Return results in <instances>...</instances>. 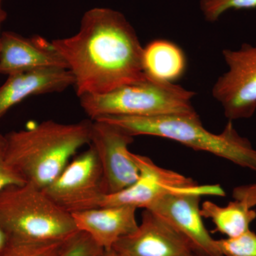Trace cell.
Instances as JSON below:
<instances>
[{"instance_id": "1", "label": "cell", "mask_w": 256, "mask_h": 256, "mask_svg": "<svg viewBox=\"0 0 256 256\" xmlns=\"http://www.w3.org/2000/svg\"><path fill=\"white\" fill-rule=\"evenodd\" d=\"M52 42L73 75L79 98L109 92L146 77L143 47L132 24L117 10H88L76 34Z\"/></svg>"}, {"instance_id": "2", "label": "cell", "mask_w": 256, "mask_h": 256, "mask_svg": "<svg viewBox=\"0 0 256 256\" xmlns=\"http://www.w3.org/2000/svg\"><path fill=\"white\" fill-rule=\"evenodd\" d=\"M90 122L47 120L8 133L6 161L26 183L44 190L60 176L78 150L89 144Z\"/></svg>"}, {"instance_id": "3", "label": "cell", "mask_w": 256, "mask_h": 256, "mask_svg": "<svg viewBox=\"0 0 256 256\" xmlns=\"http://www.w3.org/2000/svg\"><path fill=\"white\" fill-rule=\"evenodd\" d=\"M98 120L116 124L133 137L166 138L256 172V150L248 139L239 134L232 121H228L223 132L214 134L204 127L198 114L146 118L112 116Z\"/></svg>"}, {"instance_id": "4", "label": "cell", "mask_w": 256, "mask_h": 256, "mask_svg": "<svg viewBox=\"0 0 256 256\" xmlns=\"http://www.w3.org/2000/svg\"><path fill=\"white\" fill-rule=\"evenodd\" d=\"M0 222L10 239L24 242L66 240L78 232L72 214L30 183L0 192Z\"/></svg>"}, {"instance_id": "5", "label": "cell", "mask_w": 256, "mask_h": 256, "mask_svg": "<svg viewBox=\"0 0 256 256\" xmlns=\"http://www.w3.org/2000/svg\"><path fill=\"white\" fill-rule=\"evenodd\" d=\"M196 94L174 82L146 76L104 94L84 96L80 106L92 120L112 117H156L197 114L192 106Z\"/></svg>"}, {"instance_id": "6", "label": "cell", "mask_w": 256, "mask_h": 256, "mask_svg": "<svg viewBox=\"0 0 256 256\" xmlns=\"http://www.w3.org/2000/svg\"><path fill=\"white\" fill-rule=\"evenodd\" d=\"M134 158L140 172L137 181L121 192L105 195L100 206H128L149 210L162 197L174 192L225 196L220 185H198L191 178L158 166L148 156L134 154Z\"/></svg>"}, {"instance_id": "7", "label": "cell", "mask_w": 256, "mask_h": 256, "mask_svg": "<svg viewBox=\"0 0 256 256\" xmlns=\"http://www.w3.org/2000/svg\"><path fill=\"white\" fill-rule=\"evenodd\" d=\"M222 54L228 69L217 79L212 96L228 121L250 118L256 111V42Z\"/></svg>"}, {"instance_id": "8", "label": "cell", "mask_w": 256, "mask_h": 256, "mask_svg": "<svg viewBox=\"0 0 256 256\" xmlns=\"http://www.w3.org/2000/svg\"><path fill=\"white\" fill-rule=\"evenodd\" d=\"M42 190L70 214L100 207L106 193L102 170L94 148L90 146L70 160L60 176Z\"/></svg>"}, {"instance_id": "9", "label": "cell", "mask_w": 256, "mask_h": 256, "mask_svg": "<svg viewBox=\"0 0 256 256\" xmlns=\"http://www.w3.org/2000/svg\"><path fill=\"white\" fill-rule=\"evenodd\" d=\"M134 137L122 128L106 121L90 122V146L100 162L106 195L121 192L136 182L140 168L128 146Z\"/></svg>"}, {"instance_id": "10", "label": "cell", "mask_w": 256, "mask_h": 256, "mask_svg": "<svg viewBox=\"0 0 256 256\" xmlns=\"http://www.w3.org/2000/svg\"><path fill=\"white\" fill-rule=\"evenodd\" d=\"M124 256H200L186 237L149 210L132 233L112 247Z\"/></svg>"}, {"instance_id": "11", "label": "cell", "mask_w": 256, "mask_h": 256, "mask_svg": "<svg viewBox=\"0 0 256 256\" xmlns=\"http://www.w3.org/2000/svg\"><path fill=\"white\" fill-rule=\"evenodd\" d=\"M202 195L192 192H174L162 197L149 208L168 222L193 244L204 256H222L216 240L204 224L201 214Z\"/></svg>"}, {"instance_id": "12", "label": "cell", "mask_w": 256, "mask_h": 256, "mask_svg": "<svg viewBox=\"0 0 256 256\" xmlns=\"http://www.w3.org/2000/svg\"><path fill=\"white\" fill-rule=\"evenodd\" d=\"M50 68H68L52 42L40 36L26 38L15 32H2L0 74L9 76L22 72Z\"/></svg>"}, {"instance_id": "13", "label": "cell", "mask_w": 256, "mask_h": 256, "mask_svg": "<svg viewBox=\"0 0 256 256\" xmlns=\"http://www.w3.org/2000/svg\"><path fill=\"white\" fill-rule=\"evenodd\" d=\"M136 210L132 206H100L72 216L78 232L87 234L99 246L108 250L137 229Z\"/></svg>"}, {"instance_id": "14", "label": "cell", "mask_w": 256, "mask_h": 256, "mask_svg": "<svg viewBox=\"0 0 256 256\" xmlns=\"http://www.w3.org/2000/svg\"><path fill=\"white\" fill-rule=\"evenodd\" d=\"M74 85L68 68H50L9 76L0 86V119L30 96L63 92Z\"/></svg>"}, {"instance_id": "15", "label": "cell", "mask_w": 256, "mask_h": 256, "mask_svg": "<svg viewBox=\"0 0 256 256\" xmlns=\"http://www.w3.org/2000/svg\"><path fill=\"white\" fill-rule=\"evenodd\" d=\"M142 66L148 78L174 82L184 74L186 57L180 47L173 42L156 40L143 47Z\"/></svg>"}, {"instance_id": "16", "label": "cell", "mask_w": 256, "mask_h": 256, "mask_svg": "<svg viewBox=\"0 0 256 256\" xmlns=\"http://www.w3.org/2000/svg\"><path fill=\"white\" fill-rule=\"evenodd\" d=\"M201 214L214 224V232L236 238L250 230V225L256 218V212L244 202L234 200L225 206H218L212 201L202 204Z\"/></svg>"}, {"instance_id": "17", "label": "cell", "mask_w": 256, "mask_h": 256, "mask_svg": "<svg viewBox=\"0 0 256 256\" xmlns=\"http://www.w3.org/2000/svg\"><path fill=\"white\" fill-rule=\"evenodd\" d=\"M68 240L32 242L10 239L8 247L1 256H58Z\"/></svg>"}, {"instance_id": "18", "label": "cell", "mask_w": 256, "mask_h": 256, "mask_svg": "<svg viewBox=\"0 0 256 256\" xmlns=\"http://www.w3.org/2000/svg\"><path fill=\"white\" fill-rule=\"evenodd\" d=\"M222 256H256V234L248 230L236 238L216 240Z\"/></svg>"}, {"instance_id": "19", "label": "cell", "mask_w": 256, "mask_h": 256, "mask_svg": "<svg viewBox=\"0 0 256 256\" xmlns=\"http://www.w3.org/2000/svg\"><path fill=\"white\" fill-rule=\"evenodd\" d=\"M200 6L206 21L214 23L228 10L255 9L256 0H200Z\"/></svg>"}, {"instance_id": "20", "label": "cell", "mask_w": 256, "mask_h": 256, "mask_svg": "<svg viewBox=\"0 0 256 256\" xmlns=\"http://www.w3.org/2000/svg\"><path fill=\"white\" fill-rule=\"evenodd\" d=\"M104 250L90 236L78 232L67 240L58 256H99Z\"/></svg>"}, {"instance_id": "21", "label": "cell", "mask_w": 256, "mask_h": 256, "mask_svg": "<svg viewBox=\"0 0 256 256\" xmlns=\"http://www.w3.org/2000/svg\"><path fill=\"white\" fill-rule=\"evenodd\" d=\"M26 183L9 164L6 158V138L0 133V192Z\"/></svg>"}, {"instance_id": "22", "label": "cell", "mask_w": 256, "mask_h": 256, "mask_svg": "<svg viewBox=\"0 0 256 256\" xmlns=\"http://www.w3.org/2000/svg\"><path fill=\"white\" fill-rule=\"evenodd\" d=\"M232 196L235 200L244 202L249 208L256 206V183L234 188Z\"/></svg>"}, {"instance_id": "23", "label": "cell", "mask_w": 256, "mask_h": 256, "mask_svg": "<svg viewBox=\"0 0 256 256\" xmlns=\"http://www.w3.org/2000/svg\"><path fill=\"white\" fill-rule=\"evenodd\" d=\"M10 242V237L0 222V256L2 255Z\"/></svg>"}, {"instance_id": "24", "label": "cell", "mask_w": 256, "mask_h": 256, "mask_svg": "<svg viewBox=\"0 0 256 256\" xmlns=\"http://www.w3.org/2000/svg\"><path fill=\"white\" fill-rule=\"evenodd\" d=\"M4 1V0H0V42H1L2 34V32H1L2 26L3 23L4 22L6 16H8V14H6V11L4 9V6H3Z\"/></svg>"}, {"instance_id": "25", "label": "cell", "mask_w": 256, "mask_h": 256, "mask_svg": "<svg viewBox=\"0 0 256 256\" xmlns=\"http://www.w3.org/2000/svg\"><path fill=\"white\" fill-rule=\"evenodd\" d=\"M99 256H124L120 254L114 248L108 249V250H104V252Z\"/></svg>"}, {"instance_id": "26", "label": "cell", "mask_w": 256, "mask_h": 256, "mask_svg": "<svg viewBox=\"0 0 256 256\" xmlns=\"http://www.w3.org/2000/svg\"></svg>"}]
</instances>
